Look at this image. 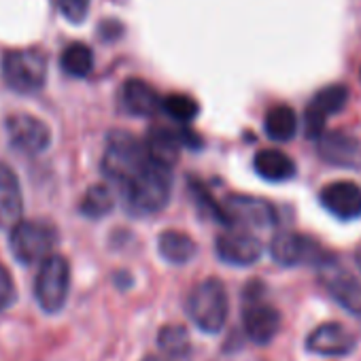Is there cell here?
I'll return each instance as SVG.
<instances>
[{"instance_id": "6da1fadb", "label": "cell", "mask_w": 361, "mask_h": 361, "mask_svg": "<svg viewBox=\"0 0 361 361\" xmlns=\"http://www.w3.org/2000/svg\"><path fill=\"white\" fill-rule=\"evenodd\" d=\"M126 204L138 215H153L164 211L170 200L172 178L170 170L153 161H147L140 172L121 190Z\"/></svg>"}, {"instance_id": "7a4b0ae2", "label": "cell", "mask_w": 361, "mask_h": 361, "mask_svg": "<svg viewBox=\"0 0 361 361\" xmlns=\"http://www.w3.org/2000/svg\"><path fill=\"white\" fill-rule=\"evenodd\" d=\"M149 161L145 147L130 132L115 130L106 138V149L102 155V172L109 180L123 190L130 180L140 172V168Z\"/></svg>"}, {"instance_id": "3957f363", "label": "cell", "mask_w": 361, "mask_h": 361, "mask_svg": "<svg viewBox=\"0 0 361 361\" xmlns=\"http://www.w3.org/2000/svg\"><path fill=\"white\" fill-rule=\"evenodd\" d=\"M185 308H188V317L198 329L207 334L221 331L228 321V310H230L226 285L219 279L202 281L190 293Z\"/></svg>"}, {"instance_id": "277c9868", "label": "cell", "mask_w": 361, "mask_h": 361, "mask_svg": "<svg viewBox=\"0 0 361 361\" xmlns=\"http://www.w3.org/2000/svg\"><path fill=\"white\" fill-rule=\"evenodd\" d=\"M47 56L41 49H13L3 58V79L18 94H37L47 81Z\"/></svg>"}, {"instance_id": "5b68a950", "label": "cell", "mask_w": 361, "mask_h": 361, "mask_svg": "<svg viewBox=\"0 0 361 361\" xmlns=\"http://www.w3.org/2000/svg\"><path fill=\"white\" fill-rule=\"evenodd\" d=\"M270 255L276 264L281 266H317V268H327L336 264V255H331L323 245L317 240L298 234V232H281L272 238L270 243Z\"/></svg>"}, {"instance_id": "8992f818", "label": "cell", "mask_w": 361, "mask_h": 361, "mask_svg": "<svg viewBox=\"0 0 361 361\" xmlns=\"http://www.w3.org/2000/svg\"><path fill=\"white\" fill-rule=\"evenodd\" d=\"M71 289V266L62 255H49L39 264L35 281V300L47 312H60L68 300Z\"/></svg>"}, {"instance_id": "52a82bcc", "label": "cell", "mask_w": 361, "mask_h": 361, "mask_svg": "<svg viewBox=\"0 0 361 361\" xmlns=\"http://www.w3.org/2000/svg\"><path fill=\"white\" fill-rule=\"evenodd\" d=\"M11 253L22 264H41L54 255L58 245V230L43 221H20L11 230Z\"/></svg>"}, {"instance_id": "ba28073f", "label": "cell", "mask_w": 361, "mask_h": 361, "mask_svg": "<svg viewBox=\"0 0 361 361\" xmlns=\"http://www.w3.org/2000/svg\"><path fill=\"white\" fill-rule=\"evenodd\" d=\"M348 102V90L344 85H327L312 96L304 113V132L310 140H319L325 132V121L329 115L340 113Z\"/></svg>"}, {"instance_id": "9c48e42d", "label": "cell", "mask_w": 361, "mask_h": 361, "mask_svg": "<svg viewBox=\"0 0 361 361\" xmlns=\"http://www.w3.org/2000/svg\"><path fill=\"white\" fill-rule=\"evenodd\" d=\"M7 136L9 142L26 155H37L45 151L51 142V132L47 123L26 113L11 115L7 119Z\"/></svg>"}, {"instance_id": "30bf717a", "label": "cell", "mask_w": 361, "mask_h": 361, "mask_svg": "<svg viewBox=\"0 0 361 361\" xmlns=\"http://www.w3.org/2000/svg\"><path fill=\"white\" fill-rule=\"evenodd\" d=\"M230 226H249V228H270L276 224V209L262 198L255 196H238L232 194L221 204Z\"/></svg>"}, {"instance_id": "8fae6325", "label": "cell", "mask_w": 361, "mask_h": 361, "mask_svg": "<svg viewBox=\"0 0 361 361\" xmlns=\"http://www.w3.org/2000/svg\"><path fill=\"white\" fill-rule=\"evenodd\" d=\"M321 207L340 221H353L361 217V188L350 180H336L321 190Z\"/></svg>"}, {"instance_id": "7c38bea8", "label": "cell", "mask_w": 361, "mask_h": 361, "mask_svg": "<svg viewBox=\"0 0 361 361\" xmlns=\"http://www.w3.org/2000/svg\"><path fill=\"white\" fill-rule=\"evenodd\" d=\"M317 151L323 161L346 168L361 170V142L344 132H323L317 140Z\"/></svg>"}, {"instance_id": "4fadbf2b", "label": "cell", "mask_w": 361, "mask_h": 361, "mask_svg": "<svg viewBox=\"0 0 361 361\" xmlns=\"http://www.w3.org/2000/svg\"><path fill=\"white\" fill-rule=\"evenodd\" d=\"M215 251L224 264L245 268V266H253L259 262L264 247H262L259 238H255L253 234L234 230V232H226L217 238Z\"/></svg>"}, {"instance_id": "5bb4252c", "label": "cell", "mask_w": 361, "mask_h": 361, "mask_svg": "<svg viewBox=\"0 0 361 361\" xmlns=\"http://www.w3.org/2000/svg\"><path fill=\"white\" fill-rule=\"evenodd\" d=\"M243 325L255 344H270L281 329V312L264 302H249L243 310Z\"/></svg>"}, {"instance_id": "9a60e30c", "label": "cell", "mask_w": 361, "mask_h": 361, "mask_svg": "<svg viewBox=\"0 0 361 361\" xmlns=\"http://www.w3.org/2000/svg\"><path fill=\"white\" fill-rule=\"evenodd\" d=\"M306 348L323 357H344L355 348V336L342 323H323L306 338Z\"/></svg>"}, {"instance_id": "2e32d148", "label": "cell", "mask_w": 361, "mask_h": 361, "mask_svg": "<svg viewBox=\"0 0 361 361\" xmlns=\"http://www.w3.org/2000/svg\"><path fill=\"white\" fill-rule=\"evenodd\" d=\"M24 198L16 172L0 161V228L13 230L22 221Z\"/></svg>"}, {"instance_id": "e0dca14e", "label": "cell", "mask_w": 361, "mask_h": 361, "mask_svg": "<svg viewBox=\"0 0 361 361\" xmlns=\"http://www.w3.org/2000/svg\"><path fill=\"white\" fill-rule=\"evenodd\" d=\"M323 270H325L323 285L329 291V295L344 310H348L353 314H361V283L346 270L336 268V264H331Z\"/></svg>"}, {"instance_id": "ac0fdd59", "label": "cell", "mask_w": 361, "mask_h": 361, "mask_svg": "<svg viewBox=\"0 0 361 361\" xmlns=\"http://www.w3.org/2000/svg\"><path fill=\"white\" fill-rule=\"evenodd\" d=\"M121 100L126 111L138 117H151L161 106L157 92L142 79H128L121 87Z\"/></svg>"}, {"instance_id": "d6986e66", "label": "cell", "mask_w": 361, "mask_h": 361, "mask_svg": "<svg viewBox=\"0 0 361 361\" xmlns=\"http://www.w3.org/2000/svg\"><path fill=\"white\" fill-rule=\"evenodd\" d=\"M145 153L149 157V161L161 166V168H172V164H176L178 159V147H180V140L176 134H172V130L168 128H151L145 142Z\"/></svg>"}, {"instance_id": "ffe728a7", "label": "cell", "mask_w": 361, "mask_h": 361, "mask_svg": "<svg viewBox=\"0 0 361 361\" xmlns=\"http://www.w3.org/2000/svg\"><path fill=\"white\" fill-rule=\"evenodd\" d=\"M255 172L270 183H283L295 176V161L279 149H262L253 159Z\"/></svg>"}, {"instance_id": "44dd1931", "label": "cell", "mask_w": 361, "mask_h": 361, "mask_svg": "<svg viewBox=\"0 0 361 361\" xmlns=\"http://www.w3.org/2000/svg\"><path fill=\"white\" fill-rule=\"evenodd\" d=\"M157 251L164 257V262L174 264V266H183L192 262L198 253V245L192 236L178 230H168L161 232L157 238Z\"/></svg>"}, {"instance_id": "7402d4cb", "label": "cell", "mask_w": 361, "mask_h": 361, "mask_svg": "<svg viewBox=\"0 0 361 361\" xmlns=\"http://www.w3.org/2000/svg\"><path fill=\"white\" fill-rule=\"evenodd\" d=\"M264 130H266L268 138H272L276 142L291 140L295 136V132H298V115H295V111L291 106H287V104L272 106L266 113Z\"/></svg>"}, {"instance_id": "603a6c76", "label": "cell", "mask_w": 361, "mask_h": 361, "mask_svg": "<svg viewBox=\"0 0 361 361\" xmlns=\"http://www.w3.org/2000/svg\"><path fill=\"white\" fill-rule=\"evenodd\" d=\"M157 346L170 357L180 359L192 350V338L190 331L183 325H166L157 334Z\"/></svg>"}, {"instance_id": "cb8c5ba5", "label": "cell", "mask_w": 361, "mask_h": 361, "mask_svg": "<svg viewBox=\"0 0 361 361\" xmlns=\"http://www.w3.org/2000/svg\"><path fill=\"white\" fill-rule=\"evenodd\" d=\"M60 66L71 77H87L94 68V54L83 43H73L62 51Z\"/></svg>"}, {"instance_id": "d4e9b609", "label": "cell", "mask_w": 361, "mask_h": 361, "mask_svg": "<svg viewBox=\"0 0 361 361\" xmlns=\"http://www.w3.org/2000/svg\"><path fill=\"white\" fill-rule=\"evenodd\" d=\"M115 209V194L106 185H94L81 200V213L90 219H102Z\"/></svg>"}, {"instance_id": "484cf974", "label": "cell", "mask_w": 361, "mask_h": 361, "mask_svg": "<svg viewBox=\"0 0 361 361\" xmlns=\"http://www.w3.org/2000/svg\"><path fill=\"white\" fill-rule=\"evenodd\" d=\"M161 109L178 123H190L198 117L200 106L192 96L185 94H170L161 100Z\"/></svg>"}, {"instance_id": "4316f807", "label": "cell", "mask_w": 361, "mask_h": 361, "mask_svg": "<svg viewBox=\"0 0 361 361\" xmlns=\"http://www.w3.org/2000/svg\"><path fill=\"white\" fill-rule=\"evenodd\" d=\"M190 190H192V196H194V202H196L198 211H200L207 219H215V221H219V224H224V226H230L224 207L211 196V192H209L202 183H198L196 178H192V180H190Z\"/></svg>"}, {"instance_id": "83f0119b", "label": "cell", "mask_w": 361, "mask_h": 361, "mask_svg": "<svg viewBox=\"0 0 361 361\" xmlns=\"http://www.w3.org/2000/svg\"><path fill=\"white\" fill-rule=\"evenodd\" d=\"M90 3L92 0H58V7L64 13L66 20L79 24L85 20L87 11H90Z\"/></svg>"}, {"instance_id": "f1b7e54d", "label": "cell", "mask_w": 361, "mask_h": 361, "mask_svg": "<svg viewBox=\"0 0 361 361\" xmlns=\"http://www.w3.org/2000/svg\"><path fill=\"white\" fill-rule=\"evenodd\" d=\"M13 302H16V283L9 270L0 264V312L7 310Z\"/></svg>"}, {"instance_id": "f546056e", "label": "cell", "mask_w": 361, "mask_h": 361, "mask_svg": "<svg viewBox=\"0 0 361 361\" xmlns=\"http://www.w3.org/2000/svg\"><path fill=\"white\" fill-rule=\"evenodd\" d=\"M355 262H357V266H359V270H361V243H359L357 249H355Z\"/></svg>"}, {"instance_id": "4dcf8cb0", "label": "cell", "mask_w": 361, "mask_h": 361, "mask_svg": "<svg viewBox=\"0 0 361 361\" xmlns=\"http://www.w3.org/2000/svg\"><path fill=\"white\" fill-rule=\"evenodd\" d=\"M145 361H172V359H164V357H147Z\"/></svg>"}]
</instances>
